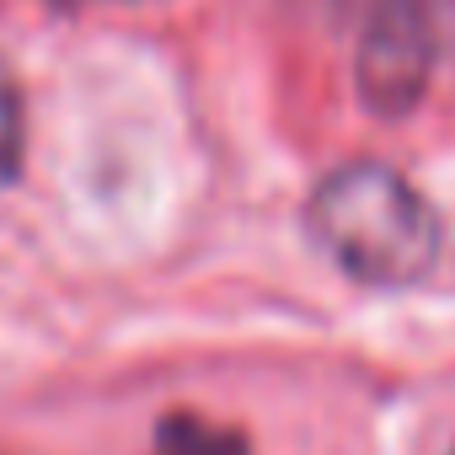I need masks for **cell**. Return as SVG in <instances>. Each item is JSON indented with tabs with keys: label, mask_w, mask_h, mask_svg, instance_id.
<instances>
[{
	"label": "cell",
	"mask_w": 455,
	"mask_h": 455,
	"mask_svg": "<svg viewBox=\"0 0 455 455\" xmlns=\"http://www.w3.org/2000/svg\"><path fill=\"white\" fill-rule=\"evenodd\" d=\"M17 166H22V102L6 65H0V188H12Z\"/></svg>",
	"instance_id": "cell-4"
},
{
	"label": "cell",
	"mask_w": 455,
	"mask_h": 455,
	"mask_svg": "<svg viewBox=\"0 0 455 455\" xmlns=\"http://www.w3.org/2000/svg\"><path fill=\"white\" fill-rule=\"evenodd\" d=\"M156 455H247V439L198 412H166L156 428Z\"/></svg>",
	"instance_id": "cell-3"
},
{
	"label": "cell",
	"mask_w": 455,
	"mask_h": 455,
	"mask_svg": "<svg viewBox=\"0 0 455 455\" xmlns=\"http://www.w3.org/2000/svg\"><path fill=\"white\" fill-rule=\"evenodd\" d=\"M60 6H81V0H60Z\"/></svg>",
	"instance_id": "cell-5"
},
{
	"label": "cell",
	"mask_w": 455,
	"mask_h": 455,
	"mask_svg": "<svg viewBox=\"0 0 455 455\" xmlns=\"http://www.w3.org/2000/svg\"><path fill=\"white\" fill-rule=\"evenodd\" d=\"M444 49H455V0H370L359 33V102L375 118H407Z\"/></svg>",
	"instance_id": "cell-2"
},
{
	"label": "cell",
	"mask_w": 455,
	"mask_h": 455,
	"mask_svg": "<svg viewBox=\"0 0 455 455\" xmlns=\"http://www.w3.org/2000/svg\"><path fill=\"white\" fill-rule=\"evenodd\" d=\"M311 242L359 284L402 290L439 263V220L428 198L380 161L338 166L306 204Z\"/></svg>",
	"instance_id": "cell-1"
}]
</instances>
